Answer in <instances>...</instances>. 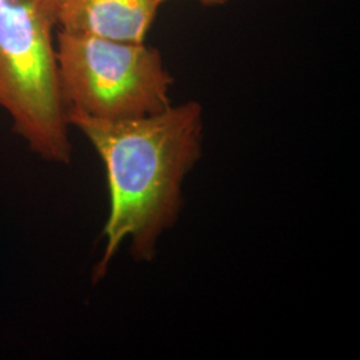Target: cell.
Returning a JSON list of instances; mask_svg holds the SVG:
<instances>
[{"label": "cell", "mask_w": 360, "mask_h": 360, "mask_svg": "<svg viewBox=\"0 0 360 360\" xmlns=\"http://www.w3.org/2000/svg\"><path fill=\"white\" fill-rule=\"evenodd\" d=\"M68 122L89 139L107 175L105 245L92 275L99 282L124 242L136 262H151L160 238L176 224L184 180L202 158L203 107L188 101L135 119L68 115Z\"/></svg>", "instance_id": "6da1fadb"}, {"label": "cell", "mask_w": 360, "mask_h": 360, "mask_svg": "<svg viewBox=\"0 0 360 360\" xmlns=\"http://www.w3.org/2000/svg\"><path fill=\"white\" fill-rule=\"evenodd\" d=\"M53 0H0V105L41 159L68 165L72 148L60 90Z\"/></svg>", "instance_id": "7a4b0ae2"}, {"label": "cell", "mask_w": 360, "mask_h": 360, "mask_svg": "<svg viewBox=\"0 0 360 360\" xmlns=\"http://www.w3.org/2000/svg\"><path fill=\"white\" fill-rule=\"evenodd\" d=\"M56 59L67 116L124 120L171 105L174 77L160 51L123 41L59 30Z\"/></svg>", "instance_id": "3957f363"}, {"label": "cell", "mask_w": 360, "mask_h": 360, "mask_svg": "<svg viewBox=\"0 0 360 360\" xmlns=\"http://www.w3.org/2000/svg\"><path fill=\"white\" fill-rule=\"evenodd\" d=\"M58 26L71 34L146 41L159 6L154 0H53Z\"/></svg>", "instance_id": "277c9868"}, {"label": "cell", "mask_w": 360, "mask_h": 360, "mask_svg": "<svg viewBox=\"0 0 360 360\" xmlns=\"http://www.w3.org/2000/svg\"><path fill=\"white\" fill-rule=\"evenodd\" d=\"M155 3L160 7L163 3H166L168 0H154ZM203 6H207V7H217V6H224V4H227V3H230L232 0H199Z\"/></svg>", "instance_id": "5b68a950"}]
</instances>
